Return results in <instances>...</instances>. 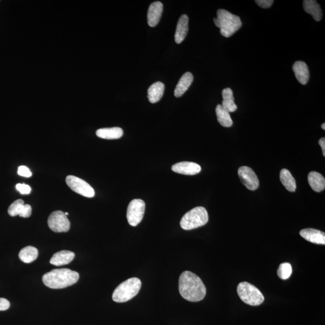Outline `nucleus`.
<instances>
[{
  "instance_id": "1",
  "label": "nucleus",
  "mask_w": 325,
  "mask_h": 325,
  "mask_svg": "<svg viewBox=\"0 0 325 325\" xmlns=\"http://www.w3.org/2000/svg\"><path fill=\"white\" fill-rule=\"evenodd\" d=\"M179 291L185 300L193 303L204 300L207 292L201 278L190 271L182 272L179 277Z\"/></svg>"
},
{
  "instance_id": "2",
  "label": "nucleus",
  "mask_w": 325,
  "mask_h": 325,
  "mask_svg": "<svg viewBox=\"0 0 325 325\" xmlns=\"http://www.w3.org/2000/svg\"><path fill=\"white\" fill-rule=\"evenodd\" d=\"M79 279V274L69 269H53L43 275V284L49 288L60 289L66 288L76 283Z\"/></svg>"
},
{
  "instance_id": "3",
  "label": "nucleus",
  "mask_w": 325,
  "mask_h": 325,
  "mask_svg": "<svg viewBox=\"0 0 325 325\" xmlns=\"http://www.w3.org/2000/svg\"><path fill=\"white\" fill-rule=\"evenodd\" d=\"M214 24L220 28L223 36L230 37L242 27V22L239 16L225 9L217 11V18H214Z\"/></svg>"
},
{
  "instance_id": "4",
  "label": "nucleus",
  "mask_w": 325,
  "mask_h": 325,
  "mask_svg": "<svg viewBox=\"0 0 325 325\" xmlns=\"http://www.w3.org/2000/svg\"><path fill=\"white\" fill-rule=\"evenodd\" d=\"M141 286V281L139 278H130L120 284L115 290L112 295L113 300L118 303L131 300L139 294Z\"/></svg>"
},
{
  "instance_id": "5",
  "label": "nucleus",
  "mask_w": 325,
  "mask_h": 325,
  "mask_svg": "<svg viewBox=\"0 0 325 325\" xmlns=\"http://www.w3.org/2000/svg\"><path fill=\"white\" fill-rule=\"evenodd\" d=\"M208 221L207 210L203 207H197L184 214L181 220L180 226L184 230H191L205 225Z\"/></svg>"
},
{
  "instance_id": "6",
  "label": "nucleus",
  "mask_w": 325,
  "mask_h": 325,
  "mask_svg": "<svg viewBox=\"0 0 325 325\" xmlns=\"http://www.w3.org/2000/svg\"><path fill=\"white\" fill-rule=\"evenodd\" d=\"M237 294L241 300L251 306H258L265 301L262 292L256 287L247 282H242L237 287Z\"/></svg>"
},
{
  "instance_id": "7",
  "label": "nucleus",
  "mask_w": 325,
  "mask_h": 325,
  "mask_svg": "<svg viewBox=\"0 0 325 325\" xmlns=\"http://www.w3.org/2000/svg\"><path fill=\"white\" fill-rule=\"evenodd\" d=\"M145 210V203L143 200L133 199L127 208V218L128 222L132 226L139 224L143 219Z\"/></svg>"
},
{
  "instance_id": "8",
  "label": "nucleus",
  "mask_w": 325,
  "mask_h": 325,
  "mask_svg": "<svg viewBox=\"0 0 325 325\" xmlns=\"http://www.w3.org/2000/svg\"><path fill=\"white\" fill-rule=\"evenodd\" d=\"M48 225L49 228L56 233H66L70 229L71 223L65 213L56 211L49 216Z\"/></svg>"
},
{
  "instance_id": "9",
  "label": "nucleus",
  "mask_w": 325,
  "mask_h": 325,
  "mask_svg": "<svg viewBox=\"0 0 325 325\" xmlns=\"http://www.w3.org/2000/svg\"><path fill=\"white\" fill-rule=\"evenodd\" d=\"M66 184L72 190L87 198H93L95 190L91 185L83 179L73 175H68L66 178Z\"/></svg>"
},
{
  "instance_id": "10",
  "label": "nucleus",
  "mask_w": 325,
  "mask_h": 325,
  "mask_svg": "<svg viewBox=\"0 0 325 325\" xmlns=\"http://www.w3.org/2000/svg\"><path fill=\"white\" fill-rule=\"evenodd\" d=\"M238 174L241 181L249 190H255L259 187V179L251 167H240L238 170Z\"/></svg>"
},
{
  "instance_id": "11",
  "label": "nucleus",
  "mask_w": 325,
  "mask_h": 325,
  "mask_svg": "<svg viewBox=\"0 0 325 325\" xmlns=\"http://www.w3.org/2000/svg\"><path fill=\"white\" fill-rule=\"evenodd\" d=\"M172 170L174 172L185 175H194L201 171V167L195 162H182L173 164Z\"/></svg>"
},
{
  "instance_id": "12",
  "label": "nucleus",
  "mask_w": 325,
  "mask_h": 325,
  "mask_svg": "<svg viewBox=\"0 0 325 325\" xmlns=\"http://www.w3.org/2000/svg\"><path fill=\"white\" fill-rule=\"evenodd\" d=\"M32 208L30 205L24 204L22 199L14 201L8 208V213L11 216L19 215L20 217L27 218L31 216Z\"/></svg>"
},
{
  "instance_id": "13",
  "label": "nucleus",
  "mask_w": 325,
  "mask_h": 325,
  "mask_svg": "<svg viewBox=\"0 0 325 325\" xmlns=\"http://www.w3.org/2000/svg\"><path fill=\"white\" fill-rule=\"evenodd\" d=\"M163 10V5L160 1L153 2L150 5L148 11V24L152 27H155L159 24Z\"/></svg>"
},
{
  "instance_id": "14",
  "label": "nucleus",
  "mask_w": 325,
  "mask_h": 325,
  "mask_svg": "<svg viewBox=\"0 0 325 325\" xmlns=\"http://www.w3.org/2000/svg\"><path fill=\"white\" fill-rule=\"evenodd\" d=\"M300 235L304 239L310 242L325 245V234L324 232L313 228H306L300 231Z\"/></svg>"
},
{
  "instance_id": "15",
  "label": "nucleus",
  "mask_w": 325,
  "mask_h": 325,
  "mask_svg": "<svg viewBox=\"0 0 325 325\" xmlns=\"http://www.w3.org/2000/svg\"><path fill=\"white\" fill-rule=\"evenodd\" d=\"M296 77L302 85H305L309 82L310 79V72L307 64L302 61H297L293 66Z\"/></svg>"
},
{
  "instance_id": "16",
  "label": "nucleus",
  "mask_w": 325,
  "mask_h": 325,
  "mask_svg": "<svg viewBox=\"0 0 325 325\" xmlns=\"http://www.w3.org/2000/svg\"><path fill=\"white\" fill-rule=\"evenodd\" d=\"M188 30V17L186 14H182L177 23L175 34V40L176 43H181L186 37Z\"/></svg>"
},
{
  "instance_id": "17",
  "label": "nucleus",
  "mask_w": 325,
  "mask_h": 325,
  "mask_svg": "<svg viewBox=\"0 0 325 325\" xmlns=\"http://www.w3.org/2000/svg\"><path fill=\"white\" fill-rule=\"evenodd\" d=\"M75 257L73 252L69 251H61L54 254L50 261L51 265L60 266L70 263Z\"/></svg>"
},
{
  "instance_id": "18",
  "label": "nucleus",
  "mask_w": 325,
  "mask_h": 325,
  "mask_svg": "<svg viewBox=\"0 0 325 325\" xmlns=\"http://www.w3.org/2000/svg\"><path fill=\"white\" fill-rule=\"evenodd\" d=\"M193 81V74L191 72H185L179 79L178 84L176 86L174 95L175 97H181L186 92Z\"/></svg>"
},
{
  "instance_id": "19",
  "label": "nucleus",
  "mask_w": 325,
  "mask_h": 325,
  "mask_svg": "<svg viewBox=\"0 0 325 325\" xmlns=\"http://www.w3.org/2000/svg\"><path fill=\"white\" fill-rule=\"evenodd\" d=\"M164 85L161 81L156 82L148 89V98L151 103L159 102L163 95Z\"/></svg>"
},
{
  "instance_id": "20",
  "label": "nucleus",
  "mask_w": 325,
  "mask_h": 325,
  "mask_svg": "<svg viewBox=\"0 0 325 325\" xmlns=\"http://www.w3.org/2000/svg\"><path fill=\"white\" fill-rule=\"evenodd\" d=\"M123 134V130L120 127L104 128L98 130L96 132L98 138L107 140L120 139Z\"/></svg>"
},
{
  "instance_id": "21",
  "label": "nucleus",
  "mask_w": 325,
  "mask_h": 325,
  "mask_svg": "<svg viewBox=\"0 0 325 325\" xmlns=\"http://www.w3.org/2000/svg\"><path fill=\"white\" fill-rule=\"evenodd\" d=\"M308 180L312 189L316 192H321L325 190V179L321 173L312 171L308 176Z\"/></svg>"
},
{
  "instance_id": "22",
  "label": "nucleus",
  "mask_w": 325,
  "mask_h": 325,
  "mask_svg": "<svg viewBox=\"0 0 325 325\" xmlns=\"http://www.w3.org/2000/svg\"><path fill=\"white\" fill-rule=\"evenodd\" d=\"M304 9L307 13L311 14L316 21H320L323 13L318 2L315 0H305L303 2Z\"/></svg>"
},
{
  "instance_id": "23",
  "label": "nucleus",
  "mask_w": 325,
  "mask_h": 325,
  "mask_svg": "<svg viewBox=\"0 0 325 325\" xmlns=\"http://www.w3.org/2000/svg\"><path fill=\"white\" fill-rule=\"evenodd\" d=\"M223 101L221 105L229 113L234 112L237 106L234 102L233 92L230 88H226L222 91Z\"/></svg>"
},
{
  "instance_id": "24",
  "label": "nucleus",
  "mask_w": 325,
  "mask_h": 325,
  "mask_svg": "<svg viewBox=\"0 0 325 325\" xmlns=\"http://www.w3.org/2000/svg\"><path fill=\"white\" fill-rule=\"evenodd\" d=\"M280 179L286 189L291 192H294L297 189L295 179L289 170L283 169L280 172Z\"/></svg>"
},
{
  "instance_id": "25",
  "label": "nucleus",
  "mask_w": 325,
  "mask_h": 325,
  "mask_svg": "<svg viewBox=\"0 0 325 325\" xmlns=\"http://www.w3.org/2000/svg\"><path fill=\"white\" fill-rule=\"evenodd\" d=\"M216 113L217 121L222 126L228 128L233 126V122L231 118L230 113L226 111L221 104L217 106Z\"/></svg>"
},
{
  "instance_id": "26",
  "label": "nucleus",
  "mask_w": 325,
  "mask_h": 325,
  "mask_svg": "<svg viewBox=\"0 0 325 325\" xmlns=\"http://www.w3.org/2000/svg\"><path fill=\"white\" fill-rule=\"evenodd\" d=\"M38 256V251L33 246H28L21 249L19 253V257L22 262L30 263L36 260Z\"/></svg>"
},
{
  "instance_id": "27",
  "label": "nucleus",
  "mask_w": 325,
  "mask_h": 325,
  "mask_svg": "<svg viewBox=\"0 0 325 325\" xmlns=\"http://www.w3.org/2000/svg\"><path fill=\"white\" fill-rule=\"evenodd\" d=\"M278 277L281 280H286L289 279L292 274V267L289 263L281 264L279 268L278 269Z\"/></svg>"
},
{
  "instance_id": "28",
  "label": "nucleus",
  "mask_w": 325,
  "mask_h": 325,
  "mask_svg": "<svg viewBox=\"0 0 325 325\" xmlns=\"http://www.w3.org/2000/svg\"><path fill=\"white\" fill-rule=\"evenodd\" d=\"M16 189L22 194H30L31 188L28 185L25 184H18L16 185Z\"/></svg>"
},
{
  "instance_id": "29",
  "label": "nucleus",
  "mask_w": 325,
  "mask_h": 325,
  "mask_svg": "<svg viewBox=\"0 0 325 325\" xmlns=\"http://www.w3.org/2000/svg\"><path fill=\"white\" fill-rule=\"evenodd\" d=\"M18 174L20 176L24 177H30L32 173L27 166H21L18 167Z\"/></svg>"
},
{
  "instance_id": "30",
  "label": "nucleus",
  "mask_w": 325,
  "mask_h": 325,
  "mask_svg": "<svg viewBox=\"0 0 325 325\" xmlns=\"http://www.w3.org/2000/svg\"><path fill=\"white\" fill-rule=\"evenodd\" d=\"M274 2L273 0H256L255 1V2L263 8H268L271 7Z\"/></svg>"
},
{
  "instance_id": "31",
  "label": "nucleus",
  "mask_w": 325,
  "mask_h": 325,
  "mask_svg": "<svg viewBox=\"0 0 325 325\" xmlns=\"http://www.w3.org/2000/svg\"><path fill=\"white\" fill-rule=\"evenodd\" d=\"M10 304L9 301L5 298H0V311H5L9 309Z\"/></svg>"
},
{
  "instance_id": "32",
  "label": "nucleus",
  "mask_w": 325,
  "mask_h": 325,
  "mask_svg": "<svg viewBox=\"0 0 325 325\" xmlns=\"http://www.w3.org/2000/svg\"><path fill=\"white\" fill-rule=\"evenodd\" d=\"M319 145L322 148V152H323L324 156H325V138H322L319 140Z\"/></svg>"
},
{
  "instance_id": "33",
  "label": "nucleus",
  "mask_w": 325,
  "mask_h": 325,
  "mask_svg": "<svg viewBox=\"0 0 325 325\" xmlns=\"http://www.w3.org/2000/svg\"><path fill=\"white\" fill-rule=\"evenodd\" d=\"M321 127H322V129H323L324 130H325V123L322 124Z\"/></svg>"
},
{
  "instance_id": "34",
  "label": "nucleus",
  "mask_w": 325,
  "mask_h": 325,
  "mask_svg": "<svg viewBox=\"0 0 325 325\" xmlns=\"http://www.w3.org/2000/svg\"><path fill=\"white\" fill-rule=\"evenodd\" d=\"M65 214H66V216H68V214H69L68 213H67V212L65 213Z\"/></svg>"
}]
</instances>
